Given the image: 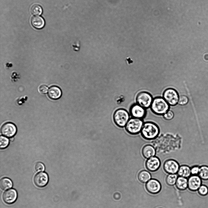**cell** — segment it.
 I'll use <instances>...</instances> for the list:
<instances>
[{
  "mask_svg": "<svg viewBox=\"0 0 208 208\" xmlns=\"http://www.w3.org/2000/svg\"><path fill=\"white\" fill-rule=\"evenodd\" d=\"M160 133L158 125L151 121L144 122L140 133L142 137L147 140H152L156 138Z\"/></svg>",
  "mask_w": 208,
  "mask_h": 208,
  "instance_id": "6da1fadb",
  "label": "cell"
},
{
  "mask_svg": "<svg viewBox=\"0 0 208 208\" xmlns=\"http://www.w3.org/2000/svg\"><path fill=\"white\" fill-rule=\"evenodd\" d=\"M150 108L154 114L163 116L169 110L170 105L163 98L157 97L153 100Z\"/></svg>",
  "mask_w": 208,
  "mask_h": 208,
  "instance_id": "7a4b0ae2",
  "label": "cell"
},
{
  "mask_svg": "<svg viewBox=\"0 0 208 208\" xmlns=\"http://www.w3.org/2000/svg\"><path fill=\"white\" fill-rule=\"evenodd\" d=\"M144 123L143 119L131 117L125 127V130L131 134H138L140 133Z\"/></svg>",
  "mask_w": 208,
  "mask_h": 208,
  "instance_id": "3957f363",
  "label": "cell"
},
{
  "mask_svg": "<svg viewBox=\"0 0 208 208\" xmlns=\"http://www.w3.org/2000/svg\"><path fill=\"white\" fill-rule=\"evenodd\" d=\"M129 113L125 109H120L114 113L113 118L115 124L118 127H125L130 119Z\"/></svg>",
  "mask_w": 208,
  "mask_h": 208,
  "instance_id": "277c9868",
  "label": "cell"
},
{
  "mask_svg": "<svg viewBox=\"0 0 208 208\" xmlns=\"http://www.w3.org/2000/svg\"><path fill=\"white\" fill-rule=\"evenodd\" d=\"M179 96L177 92L172 88L166 89L163 94V98L170 105H176L178 102Z\"/></svg>",
  "mask_w": 208,
  "mask_h": 208,
  "instance_id": "5b68a950",
  "label": "cell"
},
{
  "mask_svg": "<svg viewBox=\"0 0 208 208\" xmlns=\"http://www.w3.org/2000/svg\"><path fill=\"white\" fill-rule=\"evenodd\" d=\"M136 100L137 104L146 109L150 107L153 99L150 94L143 92L138 94Z\"/></svg>",
  "mask_w": 208,
  "mask_h": 208,
  "instance_id": "8992f818",
  "label": "cell"
},
{
  "mask_svg": "<svg viewBox=\"0 0 208 208\" xmlns=\"http://www.w3.org/2000/svg\"><path fill=\"white\" fill-rule=\"evenodd\" d=\"M129 114L132 117L143 120L146 115L147 111L146 109L136 103L131 106Z\"/></svg>",
  "mask_w": 208,
  "mask_h": 208,
  "instance_id": "52a82bcc",
  "label": "cell"
},
{
  "mask_svg": "<svg viewBox=\"0 0 208 208\" xmlns=\"http://www.w3.org/2000/svg\"><path fill=\"white\" fill-rule=\"evenodd\" d=\"M178 163L175 160L170 159L166 160L163 166L164 171L169 174H176L179 167Z\"/></svg>",
  "mask_w": 208,
  "mask_h": 208,
  "instance_id": "ba28073f",
  "label": "cell"
},
{
  "mask_svg": "<svg viewBox=\"0 0 208 208\" xmlns=\"http://www.w3.org/2000/svg\"><path fill=\"white\" fill-rule=\"evenodd\" d=\"M145 187L147 191L153 194L158 193L161 188L160 183L158 181L154 179H151L147 182Z\"/></svg>",
  "mask_w": 208,
  "mask_h": 208,
  "instance_id": "9c48e42d",
  "label": "cell"
},
{
  "mask_svg": "<svg viewBox=\"0 0 208 208\" xmlns=\"http://www.w3.org/2000/svg\"><path fill=\"white\" fill-rule=\"evenodd\" d=\"M188 180V188L191 191H197L202 185V179L198 175H192Z\"/></svg>",
  "mask_w": 208,
  "mask_h": 208,
  "instance_id": "30bf717a",
  "label": "cell"
},
{
  "mask_svg": "<svg viewBox=\"0 0 208 208\" xmlns=\"http://www.w3.org/2000/svg\"><path fill=\"white\" fill-rule=\"evenodd\" d=\"M161 162L160 159L157 156L147 159L145 162V166L149 171L153 172L157 171L160 167Z\"/></svg>",
  "mask_w": 208,
  "mask_h": 208,
  "instance_id": "8fae6325",
  "label": "cell"
},
{
  "mask_svg": "<svg viewBox=\"0 0 208 208\" xmlns=\"http://www.w3.org/2000/svg\"><path fill=\"white\" fill-rule=\"evenodd\" d=\"M16 126L11 123H7L2 126L1 131L2 134L5 136L8 137H13L16 132Z\"/></svg>",
  "mask_w": 208,
  "mask_h": 208,
  "instance_id": "7c38bea8",
  "label": "cell"
},
{
  "mask_svg": "<svg viewBox=\"0 0 208 208\" xmlns=\"http://www.w3.org/2000/svg\"><path fill=\"white\" fill-rule=\"evenodd\" d=\"M48 180V174L45 172H40L37 174L34 177L33 181L35 185L39 187L45 186Z\"/></svg>",
  "mask_w": 208,
  "mask_h": 208,
  "instance_id": "4fadbf2b",
  "label": "cell"
},
{
  "mask_svg": "<svg viewBox=\"0 0 208 208\" xmlns=\"http://www.w3.org/2000/svg\"><path fill=\"white\" fill-rule=\"evenodd\" d=\"M17 195L16 190L11 189L4 192L2 195V199L5 203L10 204L15 202L17 199Z\"/></svg>",
  "mask_w": 208,
  "mask_h": 208,
  "instance_id": "5bb4252c",
  "label": "cell"
},
{
  "mask_svg": "<svg viewBox=\"0 0 208 208\" xmlns=\"http://www.w3.org/2000/svg\"><path fill=\"white\" fill-rule=\"evenodd\" d=\"M142 153L143 157L147 159L155 156L156 151L153 146L148 144L143 147L142 150Z\"/></svg>",
  "mask_w": 208,
  "mask_h": 208,
  "instance_id": "9a60e30c",
  "label": "cell"
},
{
  "mask_svg": "<svg viewBox=\"0 0 208 208\" xmlns=\"http://www.w3.org/2000/svg\"><path fill=\"white\" fill-rule=\"evenodd\" d=\"M62 92L61 89L56 86H52L50 87L48 91V96L53 99H57L61 96Z\"/></svg>",
  "mask_w": 208,
  "mask_h": 208,
  "instance_id": "2e32d148",
  "label": "cell"
},
{
  "mask_svg": "<svg viewBox=\"0 0 208 208\" xmlns=\"http://www.w3.org/2000/svg\"><path fill=\"white\" fill-rule=\"evenodd\" d=\"M31 23L32 26L37 29L43 28L45 23V21L43 18L38 16H33L31 19Z\"/></svg>",
  "mask_w": 208,
  "mask_h": 208,
  "instance_id": "e0dca14e",
  "label": "cell"
},
{
  "mask_svg": "<svg viewBox=\"0 0 208 208\" xmlns=\"http://www.w3.org/2000/svg\"><path fill=\"white\" fill-rule=\"evenodd\" d=\"M177 174L179 176L189 178L191 175V168L187 165H182L179 167Z\"/></svg>",
  "mask_w": 208,
  "mask_h": 208,
  "instance_id": "ac0fdd59",
  "label": "cell"
},
{
  "mask_svg": "<svg viewBox=\"0 0 208 208\" xmlns=\"http://www.w3.org/2000/svg\"><path fill=\"white\" fill-rule=\"evenodd\" d=\"M176 187L180 190H185L188 187V180L187 178L179 176L176 183Z\"/></svg>",
  "mask_w": 208,
  "mask_h": 208,
  "instance_id": "d6986e66",
  "label": "cell"
},
{
  "mask_svg": "<svg viewBox=\"0 0 208 208\" xmlns=\"http://www.w3.org/2000/svg\"><path fill=\"white\" fill-rule=\"evenodd\" d=\"M150 173L148 171L143 170L140 171L138 175L139 180L142 183H146L151 179Z\"/></svg>",
  "mask_w": 208,
  "mask_h": 208,
  "instance_id": "ffe728a7",
  "label": "cell"
},
{
  "mask_svg": "<svg viewBox=\"0 0 208 208\" xmlns=\"http://www.w3.org/2000/svg\"><path fill=\"white\" fill-rule=\"evenodd\" d=\"M12 185V181L6 178H2L0 181V187L3 190H5L11 188Z\"/></svg>",
  "mask_w": 208,
  "mask_h": 208,
  "instance_id": "44dd1931",
  "label": "cell"
},
{
  "mask_svg": "<svg viewBox=\"0 0 208 208\" xmlns=\"http://www.w3.org/2000/svg\"><path fill=\"white\" fill-rule=\"evenodd\" d=\"M198 175L202 180H208V166L203 165L200 167Z\"/></svg>",
  "mask_w": 208,
  "mask_h": 208,
  "instance_id": "7402d4cb",
  "label": "cell"
},
{
  "mask_svg": "<svg viewBox=\"0 0 208 208\" xmlns=\"http://www.w3.org/2000/svg\"><path fill=\"white\" fill-rule=\"evenodd\" d=\"M178 174H169L167 175L166 178V182L169 186H172L176 182L178 178Z\"/></svg>",
  "mask_w": 208,
  "mask_h": 208,
  "instance_id": "603a6c76",
  "label": "cell"
},
{
  "mask_svg": "<svg viewBox=\"0 0 208 208\" xmlns=\"http://www.w3.org/2000/svg\"><path fill=\"white\" fill-rule=\"evenodd\" d=\"M31 13L35 15H41L43 12L42 7L38 4L33 5L31 8Z\"/></svg>",
  "mask_w": 208,
  "mask_h": 208,
  "instance_id": "cb8c5ba5",
  "label": "cell"
},
{
  "mask_svg": "<svg viewBox=\"0 0 208 208\" xmlns=\"http://www.w3.org/2000/svg\"><path fill=\"white\" fill-rule=\"evenodd\" d=\"M9 140L7 138L1 136L0 137V147L1 149H4L9 145Z\"/></svg>",
  "mask_w": 208,
  "mask_h": 208,
  "instance_id": "d4e9b609",
  "label": "cell"
},
{
  "mask_svg": "<svg viewBox=\"0 0 208 208\" xmlns=\"http://www.w3.org/2000/svg\"><path fill=\"white\" fill-rule=\"evenodd\" d=\"M197 191L200 195L204 196L208 193V187L205 185H202Z\"/></svg>",
  "mask_w": 208,
  "mask_h": 208,
  "instance_id": "484cf974",
  "label": "cell"
},
{
  "mask_svg": "<svg viewBox=\"0 0 208 208\" xmlns=\"http://www.w3.org/2000/svg\"><path fill=\"white\" fill-rule=\"evenodd\" d=\"M163 116L165 120H170L174 118V114L173 111L169 109Z\"/></svg>",
  "mask_w": 208,
  "mask_h": 208,
  "instance_id": "4316f807",
  "label": "cell"
},
{
  "mask_svg": "<svg viewBox=\"0 0 208 208\" xmlns=\"http://www.w3.org/2000/svg\"><path fill=\"white\" fill-rule=\"evenodd\" d=\"M188 97L185 95H181L179 97L178 103L181 106L186 105L188 102Z\"/></svg>",
  "mask_w": 208,
  "mask_h": 208,
  "instance_id": "83f0119b",
  "label": "cell"
},
{
  "mask_svg": "<svg viewBox=\"0 0 208 208\" xmlns=\"http://www.w3.org/2000/svg\"><path fill=\"white\" fill-rule=\"evenodd\" d=\"M35 169L37 172L43 171L44 170L45 167L43 163L37 162L35 165Z\"/></svg>",
  "mask_w": 208,
  "mask_h": 208,
  "instance_id": "f1b7e54d",
  "label": "cell"
},
{
  "mask_svg": "<svg viewBox=\"0 0 208 208\" xmlns=\"http://www.w3.org/2000/svg\"><path fill=\"white\" fill-rule=\"evenodd\" d=\"M200 167L198 166H194L191 168L192 175H198Z\"/></svg>",
  "mask_w": 208,
  "mask_h": 208,
  "instance_id": "f546056e",
  "label": "cell"
},
{
  "mask_svg": "<svg viewBox=\"0 0 208 208\" xmlns=\"http://www.w3.org/2000/svg\"><path fill=\"white\" fill-rule=\"evenodd\" d=\"M48 90V87L45 85H41L39 88V91L41 93L45 94Z\"/></svg>",
  "mask_w": 208,
  "mask_h": 208,
  "instance_id": "4dcf8cb0",
  "label": "cell"
}]
</instances>
